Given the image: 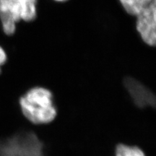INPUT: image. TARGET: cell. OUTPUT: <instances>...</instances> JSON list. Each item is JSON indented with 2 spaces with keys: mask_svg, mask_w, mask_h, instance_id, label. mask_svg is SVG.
Returning <instances> with one entry per match:
<instances>
[{
  "mask_svg": "<svg viewBox=\"0 0 156 156\" xmlns=\"http://www.w3.org/2000/svg\"><path fill=\"white\" fill-rule=\"evenodd\" d=\"M56 2H64V1H67V0H55Z\"/></svg>",
  "mask_w": 156,
  "mask_h": 156,
  "instance_id": "obj_9",
  "label": "cell"
},
{
  "mask_svg": "<svg viewBox=\"0 0 156 156\" xmlns=\"http://www.w3.org/2000/svg\"><path fill=\"white\" fill-rule=\"evenodd\" d=\"M153 0H119L121 5L128 14L136 16Z\"/></svg>",
  "mask_w": 156,
  "mask_h": 156,
  "instance_id": "obj_6",
  "label": "cell"
},
{
  "mask_svg": "<svg viewBox=\"0 0 156 156\" xmlns=\"http://www.w3.org/2000/svg\"><path fill=\"white\" fill-rule=\"evenodd\" d=\"M115 156H146L142 149L137 146L119 144L115 150Z\"/></svg>",
  "mask_w": 156,
  "mask_h": 156,
  "instance_id": "obj_7",
  "label": "cell"
},
{
  "mask_svg": "<svg viewBox=\"0 0 156 156\" xmlns=\"http://www.w3.org/2000/svg\"><path fill=\"white\" fill-rule=\"evenodd\" d=\"M23 116L36 125L52 122L57 116L51 91L43 87H35L27 91L19 101Z\"/></svg>",
  "mask_w": 156,
  "mask_h": 156,
  "instance_id": "obj_1",
  "label": "cell"
},
{
  "mask_svg": "<svg viewBox=\"0 0 156 156\" xmlns=\"http://www.w3.org/2000/svg\"><path fill=\"white\" fill-rule=\"evenodd\" d=\"M0 156H44L43 144L35 134L23 132L0 143Z\"/></svg>",
  "mask_w": 156,
  "mask_h": 156,
  "instance_id": "obj_3",
  "label": "cell"
},
{
  "mask_svg": "<svg viewBox=\"0 0 156 156\" xmlns=\"http://www.w3.org/2000/svg\"><path fill=\"white\" fill-rule=\"evenodd\" d=\"M37 0H0V20L4 32L12 36L16 30V23L30 22L37 16Z\"/></svg>",
  "mask_w": 156,
  "mask_h": 156,
  "instance_id": "obj_2",
  "label": "cell"
},
{
  "mask_svg": "<svg viewBox=\"0 0 156 156\" xmlns=\"http://www.w3.org/2000/svg\"><path fill=\"white\" fill-rule=\"evenodd\" d=\"M7 61V54L5 50L0 46V73H1V66H2Z\"/></svg>",
  "mask_w": 156,
  "mask_h": 156,
  "instance_id": "obj_8",
  "label": "cell"
},
{
  "mask_svg": "<svg viewBox=\"0 0 156 156\" xmlns=\"http://www.w3.org/2000/svg\"><path fill=\"white\" fill-rule=\"evenodd\" d=\"M136 28L142 40L150 46L156 44V0L136 15Z\"/></svg>",
  "mask_w": 156,
  "mask_h": 156,
  "instance_id": "obj_4",
  "label": "cell"
},
{
  "mask_svg": "<svg viewBox=\"0 0 156 156\" xmlns=\"http://www.w3.org/2000/svg\"><path fill=\"white\" fill-rule=\"evenodd\" d=\"M124 85L134 104L140 108L155 107V96L151 90L133 77H126Z\"/></svg>",
  "mask_w": 156,
  "mask_h": 156,
  "instance_id": "obj_5",
  "label": "cell"
}]
</instances>
